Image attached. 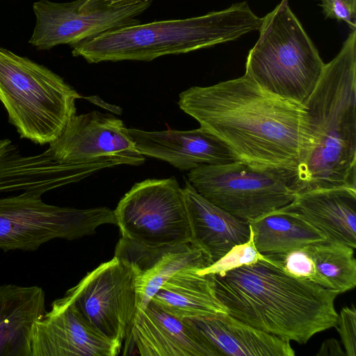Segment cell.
<instances>
[{
    "label": "cell",
    "mask_w": 356,
    "mask_h": 356,
    "mask_svg": "<svg viewBox=\"0 0 356 356\" xmlns=\"http://www.w3.org/2000/svg\"><path fill=\"white\" fill-rule=\"evenodd\" d=\"M177 104L239 161L284 172L293 183L302 143V106L268 92L245 74L191 87L179 94Z\"/></svg>",
    "instance_id": "obj_1"
},
{
    "label": "cell",
    "mask_w": 356,
    "mask_h": 356,
    "mask_svg": "<svg viewBox=\"0 0 356 356\" xmlns=\"http://www.w3.org/2000/svg\"><path fill=\"white\" fill-rule=\"evenodd\" d=\"M297 193L338 187L356 189V30L325 65L303 106Z\"/></svg>",
    "instance_id": "obj_2"
},
{
    "label": "cell",
    "mask_w": 356,
    "mask_h": 356,
    "mask_svg": "<svg viewBox=\"0 0 356 356\" xmlns=\"http://www.w3.org/2000/svg\"><path fill=\"white\" fill-rule=\"evenodd\" d=\"M210 275L227 314L255 328L304 344L337 325V292L290 275L264 258Z\"/></svg>",
    "instance_id": "obj_3"
},
{
    "label": "cell",
    "mask_w": 356,
    "mask_h": 356,
    "mask_svg": "<svg viewBox=\"0 0 356 356\" xmlns=\"http://www.w3.org/2000/svg\"><path fill=\"white\" fill-rule=\"evenodd\" d=\"M262 19L243 1L201 16L139 23L106 31L72 45V53L90 63L150 61L236 40L259 30Z\"/></svg>",
    "instance_id": "obj_4"
},
{
    "label": "cell",
    "mask_w": 356,
    "mask_h": 356,
    "mask_svg": "<svg viewBox=\"0 0 356 356\" xmlns=\"http://www.w3.org/2000/svg\"><path fill=\"white\" fill-rule=\"evenodd\" d=\"M262 18L245 74L268 92L303 106L325 63L288 0H282Z\"/></svg>",
    "instance_id": "obj_5"
},
{
    "label": "cell",
    "mask_w": 356,
    "mask_h": 356,
    "mask_svg": "<svg viewBox=\"0 0 356 356\" xmlns=\"http://www.w3.org/2000/svg\"><path fill=\"white\" fill-rule=\"evenodd\" d=\"M81 96L44 65L0 48V102L21 138L49 144L76 115Z\"/></svg>",
    "instance_id": "obj_6"
},
{
    "label": "cell",
    "mask_w": 356,
    "mask_h": 356,
    "mask_svg": "<svg viewBox=\"0 0 356 356\" xmlns=\"http://www.w3.org/2000/svg\"><path fill=\"white\" fill-rule=\"evenodd\" d=\"M116 225L113 210L49 204L42 195L24 191L0 197V249L34 251L46 242L94 234L103 225Z\"/></svg>",
    "instance_id": "obj_7"
},
{
    "label": "cell",
    "mask_w": 356,
    "mask_h": 356,
    "mask_svg": "<svg viewBox=\"0 0 356 356\" xmlns=\"http://www.w3.org/2000/svg\"><path fill=\"white\" fill-rule=\"evenodd\" d=\"M187 177L200 195L245 220L286 207L297 195L293 179L285 173L241 161L203 165L190 170Z\"/></svg>",
    "instance_id": "obj_8"
},
{
    "label": "cell",
    "mask_w": 356,
    "mask_h": 356,
    "mask_svg": "<svg viewBox=\"0 0 356 356\" xmlns=\"http://www.w3.org/2000/svg\"><path fill=\"white\" fill-rule=\"evenodd\" d=\"M113 211L123 238L152 246L192 243L184 188L175 177L136 183Z\"/></svg>",
    "instance_id": "obj_9"
},
{
    "label": "cell",
    "mask_w": 356,
    "mask_h": 356,
    "mask_svg": "<svg viewBox=\"0 0 356 356\" xmlns=\"http://www.w3.org/2000/svg\"><path fill=\"white\" fill-rule=\"evenodd\" d=\"M66 293L94 327L122 345L137 309L134 275L126 263L114 255Z\"/></svg>",
    "instance_id": "obj_10"
},
{
    "label": "cell",
    "mask_w": 356,
    "mask_h": 356,
    "mask_svg": "<svg viewBox=\"0 0 356 356\" xmlns=\"http://www.w3.org/2000/svg\"><path fill=\"white\" fill-rule=\"evenodd\" d=\"M85 1H35L33 5L35 25L29 42L38 49L73 45L106 31L139 24L137 17L152 3L86 9L82 7Z\"/></svg>",
    "instance_id": "obj_11"
},
{
    "label": "cell",
    "mask_w": 356,
    "mask_h": 356,
    "mask_svg": "<svg viewBox=\"0 0 356 356\" xmlns=\"http://www.w3.org/2000/svg\"><path fill=\"white\" fill-rule=\"evenodd\" d=\"M60 163H81L105 157H119L131 165L145 162L123 122L93 111L74 115L60 136L46 149Z\"/></svg>",
    "instance_id": "obj_12"
},
{
    "label": "cell",
    "mask_w": 356,
    "mask_h": 356,
    "mask_svg": "<svg viewBox=\"0 0 356 356\" xmlns=\"http://www.w3.org/2000/svg\"><path fill=\"white\" fill-rule=\"evenodd\" d=\"M122 346L94 327L66 293L36 321L31 353V356H116Z\"/></svg>",
    "instance_id": "obj_13"
},
{
    "label": "cell",
    "mask_w": 356,
    "mask_h": 356,
    "mask_svg": "<svg viewBox=\"0 0 356 356\" xmlns=\"http://www.w3.org/2000/svg\"><path fill=\"white\" fill-rule=\"evenodd\" d=\"M114 255L134 273L136 313L146 307L161 286L177 272L186 268L202 270L212 264L209 257L191 243L152 246L121 236Z\"/></svg>",
    "instance_id": "obj_14"
},
{
    "label": "cell",
    "mask_w": 356,
    "mask_h": 356,
    "mask_svg": "<svg viewBox=\"0 0 356 356\" xmlns=\"http://www.w3.org/2000/svg\"><path fill=\"white\" fill-rule=\"evenodd\" d=\"M128 132L140 154L165 161L179 170L239 161L224 142L200 127L151 131L128 128Z\"/></svg>",
    "instance_id": "obj_15"
},
{
    "label": "cell",
    "mask_w": 356,
    "mask_h": 356,
    "mask_svg": "<svg viewBox=\"0 0 356 356\" xmlns=\"http://www.w3.org/2000/svg\"><path fill=\"white\" fill-rule=\"evenodd\" d=\"M124 341V350L142 356H218L184 320L153 302L136 314Z\"/></svg>",
    "instance_id": "obj_16"
},
{
    "label": "cell",
    "mask_w": 356,
    "mask_h": 356,
    "mask_svg": "<svg viewBox=\"0 0 356 356\" xmlns=\"http://www.w3.org/2000/svg\"><path fill=\"white\" fill-rule=\"evenodd\" d=\"M262 254L284 273L339 294L356 285L354 249L346 245L316 243L284 252Z\"/></svg>",
    "instance_id": "obj_17"
},
{
    "label": "cell",
    "mask_w": 356,
    "mask_h": 356,
    "mask_svg": "<svg viewBox=\"0 0 356 356\" xmlns=\"http://www.w3.org/2000/svg\"><path fill=\"white\" fill-rule=\"evenodd\" d=\"M218 356H293L290 341L255 328L229 314L184 319Z\"/></svg>",
    "instance_id": "obj_18"
},
{
    "label": "cell",
    "mask_w": 356,
    "mask_h": 356,
    "mask_svg": "<svg viewBox=\"0 0 356 356\" xmlns=\"http://www.w3.org/2000/svg\"><path fill=\"white\" fill-rule=\"evenodd\" d=\"M183 188L192 243L199 248L212 264L235 245L248 241L250 229L247 220L240 219L210 202L187 181Z\"/></svg>",
    "instance_id": "obj_19"
},
{
    "label": "cell",
    "mask_w": 356,
    "mask_h": 356,
    "mask_svg": "<svg viewBox=\"0 0 356 356\" xmlns=\"http://www.w3.org/2000/svg\"><path fill=\"white\" fill-rule=\"evenodd\" d=\"M326 237V242L356 247V189L338 187L297 193L288 205Z\"/></svg>",
    "instance_id": "obj_20"
},
{
    "label": "cell",
    "mask_w": 356,
    "mask_h": 356,
    "mask_svg": "<svg viewBox=\"0 0 356 356\" xmlns=\"http://www.w3.org/2000/svg\"><path fill=\"white\" fill-rule=\"evenodd\" d=\"M45 312L41 287L0 286V356H31L33 327Z\"/></svg>",
    "instance_id": "obj_21"
},
{
    "label": "cell",
    "mask_w": 356,
    "mask_h": 356,
    "mask_svg": "<svg viewBox=\"0 0 356 356\" xmlns=\"http://www.w3.org/2000/svg\"><path fill=\"white\" fill-rule=\"evenodd\" d=\"M197 268L181 270L171 276L150 302L179 319L227 314L218 300L210 274Z\"/></svg>",
    "instance_id": "obj_22"
},
{
    "label": "cell",
    "mask_w": 356,
    "mask_h": 356,
    "mask_svg": "<svg viewBox=\"0 0 356 356\" xmlns=\"http://www.w3.org/2000/svg\"><path fill=\"white\" fill-rule=\"evenodd\" d=\"M261 254L284 252L326 242L325 235L288 205L247 220Z\"/></svg>",
    "instance_id": "obj_23"
},
{
    "label": "cell",
    "mask_w": 356,
    "mask_h": 356,
    "mask_svg": "<svg viewBox=\"0 0 356 356\" xmlns=\"http://www.w3.org/2000/svg\"><path fill=\"white\" fill-rule=\"evenodd\" d=\"M250 236L248 241L235 245L222 257L209 266L199 270L198 273L200 274H216L264 259L262 254L259 252L254 246L253 234L250 227Z\"/></svg>",
    "instance_id": "obj_24"
},
{
    "label": "cell",
    "mask_w": 356,
    "mask_h": 356,
    "mask_svg": "<svg viewBox=\"0 0 356 356\" xmlns=\"http://www.w3.org/2000/svg\"><path fill=\"white\" fill-rule=\"evenodd\" d=\"M345 348L346 355H356V310L344 307L338 314L336 327Z\"/></svg>",
    "instance_id": "obj_25"
},
{
    "label": "cell",
    "mask_w": 356,
    "mask_h": 356,
    "mask_svg": "<svg viewBox=\"0 0 356 356\" xmlns=\"http://www.w3.org/2000/svg\"><path fill=\"white\" fill-rule=\"evenodd\" d=\"M326 17L344 21L351 31L356 30V0H320Z\"/></svg>",
    "instance_id": "obj_26"
},
{
    "label": "cell",
    "mask_w": 356,
    "mask_h": 356,
    "mask_svg": "<svg viewBox=\"0 0 356 356\" xmlns=\"http://www.w3.org/2000/svg\"><path fill=\"white\" fill-rule=\"evenodd\" d=\"M346 355L339 342L335 339L325 340L316 353V356H342Z\"/></svg>",
    "instance_id": "obj_27"
}]
</instances>
